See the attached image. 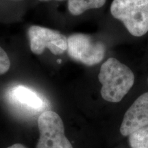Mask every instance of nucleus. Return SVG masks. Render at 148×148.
<instances>
[{
  "label": "nucleus",
  "mask_w": 148,
  "mask_h": 148,
  "mask_svg": "<svg viewBox=\"0 0 148 148\" xmlns=\"http://www.w3.org/2000/svg\"><path fill=\"white\" fill-rule=\"evenodd\" d=\"M101 84V95L104 100L117 103L134 85V75L128 66L117 59L110 58L102 64L98 75Z\"/></svg>",
  "instance_id": "nucleus-1"
},
{
  "label": "nucleus",
  "mask_w": 148,
  "mask_h": 148,
  "mask_svg": "<svg viewBox=\"0 0 148 148\" xmlns=\"http://www.w3.org/2000/svg\"><path fill=\"white\" fill-rule=\"evenodd\" d=\"M110 12L132 36L140 37L148 32V0H113Z\"/></svg>",
  "instance_id": "nucleus-2"
},
{
  "label": "nucleus",
  "mask_w": 148,
  "mask_h": 148,
  "mask_svg": "<svg viewBox=\"0 0 148 148\" xmlns=\"http://www.w3.org/2000/svg\"><path fill=\"white\" fill-rule=\"evenodd\" d=\"M40 137L36 148H73L64 134V123L56 112L47 110L38 119Z\"/></svg>",
  "instance_id": "nucleus-3"
},
{
  "label": "nucleus",
  "mask_w": 148,
  "mask_h": 148,
  "mask_svg": "<svg viewBox=\"0 0 148 148\" xmlns=\"http://www.w3.org/2000/svg\"><path fill=\"white\" fill-rule=\"evenodd\" d=\"M67 52L73 60L87 66H93L104 58L106 47L100 41L82 33L73 34L67 38Z\"/></svg>",
  "instance_id": "nucleus-4"
},
{
  "label": "nucleus",
  "mask_w": 148,
  "mask_h": 148,
  "mask_svg": "<svg viewBox=\"0 0 148 148\" xmlns=\"http://www.w3.org/2000/svg\"><path fill=\"white\" fill-rule=\"evenodd\" d=\"M27 36L31 51L35 54H41L45 49L54 55L62 54L67 50V38L54 29L31 25L27 29Z\"/></svg>",
  "instance_id": "nucleus-5"
},
{
  "label": "nucleus",
  "mask_w": 148,
  "mask_h": 148,
  "mask_svg": "<svg viewBox=\"0 0 148 148\" xmlns=\"http://www.w3.org/2000/svg\"><path fill=\"white\" fill-rule=\"evenodd\" d=\"M148 126V92L136 98L123 116L120 132L129 136L138 130Z\"/></svg>",
  "instance_id": "nucleus-6"
},
{
  "label": "nucleus",
  "mask_w": 148,
  "mask_h": 148,
  "mask_svg": "<svg viewBox=\"0 0 148 148\" xmlns=\"http://www.w3.org/2000/svg\"><path fill=\"white\" fill-rule=\"evenodd\" d=\"M11 97L14 101L34 110H40L44 102L38 94L28 87L22 85L14 86L11 90Z\"/></svg>",
  "instance_id": "nucleus-7"
},
{
  "label": "nucleus",
  "mask_w": 148,
  "mask_h": 148,
  "mask_svg": "<svg viewBox=\"0 0 148 148\" xmlns=\"http://www.w3.org/2000/svg\"><path fill=\"white\" fill-rule=\"evenodd\" d=\"M106 0H68V9L74 16L82 14L89 9H96L102 7Z\"/></svg>",
  "instance_id": "nucleus-8"
},
{
  "label": "nucleus",
  "mask_w": 148,
  "mask_h": 148,
  "mask_svg": "<svg viewBox=\"0 0 148 148\" xmlns=\"http://www.w3.org/2000/svg\"><path fill=\"white\" fill-rule=\"evenodd\" d=\"M128 141L131 148H148V126L130 134Z\"/></svg>",
  "instance_id": "nucleus-9"
},
{
  "label": "nucleus",
  "mask_w": 148,
  "mask_h": 148,
  "mask_svg": "<svg viewBox=\"0 0 148 148\" xmlns=\"http://www.w3.org/2000/svg\"><path fill=\"white\" fill-rule=\"evenodd\" d=\"M10 67V61L7 53L0 46V75L8 71Z\"/></svg>",
  "instance_id": "nucleus-10"
},
{
  "label": "nucleus",
  "mask_w": 148,
  "mask_h": 148,
  "mask_svg": "<svg viewBox=\"0 0 148 148\" xmlns=\"http://www.w3.org/2000/svg\"><path fill=\"white\" fill-rule=\"evenodd\" d=\"M7 148H27V147H25V146H24L23 145H22V144L15 143Z\"/></svg>",
  "instance_id": "nucleus-11"
},
{
  "label": "nucleus",
  "mask_w": 148,
  "mask_h": 148,
  "mask_svg": "<svg viewBox=\"0 0 148 148\" xmlns=\"http://www.w3.org/2000/svg\"><path fill=\"white\" fill-rule=\"evenodd\" d=\"M40 1H51V0H39ZM56 1H63V0H56Z\"/></svg>",
  "instance_id": "nucleus-12"
},
{
  "label": "nucleus",
  "mask_w": 148,
  "mask_h": 148,
  "mask_svg": "<svg viewBox=\"0 0 148 148\" xmlns=\"http://www.w3.org/2000/svg\"><path fill=\"white\" fill-rule=\"evenodd\" d=\"M57 62H59V63H60V62H61V60H58V61H57Z\"/></svg>",
  "instance_id": "nucleus-13"
}]
</instances>
